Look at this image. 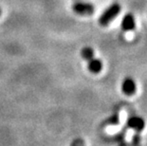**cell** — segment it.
I'll use <instances>...</instances> for the list:
<instances>
[{
    "instance_id": "4",
    "label": "cell",
    "mask_w": 147,
    "mask_h": 146,
    "mask_svg": "<svg viewBox=\"0 0 147 146\" xmlns=\"http://www.w3.org/2000/svg\"><path fill=\"white\" fill-rule=\"evenodd\" d=\"M121 91L126 96H132L136 93L137 85L135 80L132 77L127 76L123 79V83H121Z\"/></svg>"
},
{
    "instance_id": "6",
    "label": "cell",
    "mask_w": 147,
    "mask_h": 146,
    "mask_svg": "<svg viewBox=\"0 0 147 146\" xmlns=\"http://www.w3.org/2000/svg\"><path fill=\"white\" fill-rule=\"evenodd\" d=\"M121 30L123 32H131V30H134L136 29V21H135V17L132 13L128 12V13L124 14V16L123 17V20H121Z\"/></svg>"
},
{
    "instance_id": "2",
    "label": "cell",
    "mask_w": 147,
    "mask_h": 146,
    "mask_svg": "<svg viewBox=\"0 0 147 146\" xmlns=\"http://www.w3.org/2000/svg\"><path fill=\"white\" fill-rule=\"evenodd\" d=\"M121 7L118 2L112 3L110 6H108L107 8L104 11V12L101 14V16L99 17V24L102 27H106L110 24L111 21H113L116 16L121 12Z\"/></svg>"
},
{
    "instance_id": "9",
    "label": "cell",
    "mask_w": 147,
    "mask_h": 146,
    "mask_svg": "<svg viewBox=\"0 0 147 146\" xmlns=\"http://www.w3.org/2000/svg\"><path fill=\"white\" fill-rule=\"evenodd\" d=\"M0 14H1V9H0Z\"/></svg>"
},
{
    "instance_id": "8",
    "label": "cell",
    "mask_w": 147,
    "mask_h": 146,
    "mask_svg": "<svg viewBox=\"0 0 147 146\" xmlns=\"http://www.w3.org/2000/svg\"><path fill=\"white\" fill-rule=\"evenodd\" d=\"M119 122V118L117 115H115V116H112L110 119H109V124H117Z\"/></svg>"
},
{
    "instance_id": "1",
    "label": "cell",
    "mask_w": 147,
    "mask_h": 146,
    "mask_svg": "<svg viewBox=\"0 0 147 146\" xmlns=\"http://www.w3.org/2000/svg\"><path fill=\"white\" fill-rule=\"evenodd\" d=\"M81 55L87 62V67L90 72L94 74L101 72L102 69V63L100 59L94 57V51L91 48L84 46L81 50Z\"/></svg>"
},
{
    "instance_id": "3",
    "label": "cell",
    "mask_w": 147,
    "mask_h": 146,
    "mask_svg": "<svg viewBox=\"0 0 147 146\" xmlns=\"http://www.w3.org/2000/svg\"><path fill=\"white\" fill-rule=\"evenodd\" d=\"M94 6L89 2L77 1L72 5V11L79 15H90L94 12Z\"/></svg>"
},
{
    "instance_id": "7",
    "label": "cell",
    "mask_w": 147,
    "mask_h": 146,
    "mask_svg": "<svg viewBox=\"0 0 147 146\" xmlns=\"http://www.w3.org/2000/svg\"><path fill=\"white\" fill-rule=\"evenodd\" d=\"M70 146H84V139L80 138L75 139L74 141L71 142Z\"/></svg>"
},
{
    "instance_id": "5",
    "label": "cell",
    "mask_w": 147,
    "mask_h": 146,
    "mask_svg": "<svg viewBox=\"0 0 147 146\" xmlns=\"http://www.w3.org/2000/svg\"><path fill=\"white\" fill-rule=\"evenodd\" d=\"M127 126L137 132H142L145 127V122L143 118L139 116L130 117L127 120Z\"/></svg>"
}]
</instances>
